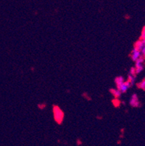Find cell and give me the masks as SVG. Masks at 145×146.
<instances>
[{"mask_svg":"<svg viewBox=\"0 0 145 146\" xmlns=\"http://www.w3.org/2000/svg\"><path fill=\"white\" fill-rule=\"evenodd\" d=\"M110 92H111V94L113 95L114 97H115L116 99H118V98L121 97V92L119 91V90H118V89H111V90H110Z\"/></svg>","mask_w":145,"mask_h":146,"instance_id":"52a82bcc","label":"cell"},{"mask_svg":"<svg viewBox=\"0 0 145 146\" xmlns=\"http://www.w3.org/2000/svg\"><path fill=\"white\" fill-rule=\"evenodd\" d=\"M144 58L143 57H141L139 59H138L136 61L135 63V71L136 74H139L143 71L144 69Z\"/></svg>","mask_w":145,"mask_h":146,"instance_id":"7a4b0ae2","label":"cell"},{"mask_svg":"<svg viewBox=\"0 0 145 146\" xmlns=\"http://www.w3.org/2000/svg\"><path fill=\"white\" fill-rule=\"evenodd\" d=\"M141 53H142V56L145 59V47H144L143 49L141 50Z\"/></svg>","mask_w":145,"mask_h":146,"instance_id":"7c38bea8","label":"cell"},{"mask_svg":"<svg viewBox=\"0 0 145 146\" xmlns=\"http://www.w3.org/2000/svg\"><path fill=\"white\" fill-rule=\"evenodd\" d=\"M140 39L141 40H144L145 39V26L142 29V34H141V36H140Z\"/></svg>","mask_w":145,"mask_h":146,"instance_id":"8fae6325","label":"cell"},{"mask_svg":"<svg viewBox=\"0 0 145 146\" xmlns=\"http://www.w3.org/2000/svg\"><path fill=\"white\" fill-rule=\"evenodd\" d=\"M142 57V53H141V51H139V50H138L137 49L134 48L132 50V51H131V60H132L133 61H134V62H136V61L138 59H139V58Z\"/></svg>","mask_w":145,"mask_h":146,"instance_id":"277c9868","label":"cell"},{"mask_svg":"<svg viewBox=\"0 0 145 146\" xmlns=\"http://www.w3.org/2000/svg\"><path fill=\"white\" fill-rule=\"evenodd\" d=\"M128 82H129L131 86H133L135 84L136 81V75H131V74H128Z\"/></svg>","mask_w":145,"mask_h":146,"instance_id":"9c48e42d","label":"cell"},{"mask_svg":"<svg viewBox=\"0 0 145 146\" xmlns=\"http://www.w3.org/2000/svg\"><path fill=\"white\" fill-rule=\"evenodd\" d=\"M138 87H139L140 89H142V90H144L145 91V79H143L142 82H139V83L138 84Z\"/></svg>","mask_w":145,"mask_h":146,"instance_id":"30bf717a","label":"cell"},{"mask_svg":"<svg viewBox=\"0 0 145 146\" xmlns=\"http://www.w3.org/2000/svg\"><path fill=\"white\" fill-rule=\"evenodd\" d=\"M143 47H144L143 42H142V40H141V39L138 40L137 42L135 43V45H134V48L137 49V50H139V51H141V50L143 49Z\"/></svg>","mask_w":145,"mask_h":146,"instance_id":"ba28073f","label":"cell"},{"mask_svg":"<svg viewBox=\"0 0 145 146\" xmlns=\"http://www.w3.org/2000/svg\"><path fill=\"white\" fill-rule=\"evenodd\" d=\"M129 103L134 108H138L140 106V102H139V98H138V95L134 93L131 95Z\"/></svg>","mask_w":145,"mask_h":146,"instance_id":"3957f363","label":"cell"},{"mask_svg":"<svg viewBox=\"0 0 145 146\" xmlns=\"http://www.w3.org/2000/svg\"><path fill=\"white\" fill-rule=\"evenodd\" d=\"M53 114L54 119L58 124H62L64 119V113L58 106H54L53 107Z\"/></svg>","mask_w":145,"mask_h":146,"instance_id":"6da1fadb","label":"cell"},{"mask_svg":"<svg viewBox=\"0 0 145 146\" xmlns=\"http://www.w3.org/2000/svg\"><path fill=\"white\" fill-rule=\"evenodd\" d=\"M125 82H126V81H125L124 78H123V76H117V77L115 79V84H116L117 89L119 88V87H121V86Z\"/></svg>","mask_w":145,"mask_h":146,"instance_id":"8992f818","label":"cell"},{"mask_svg":"<svg viewBox=\"0 0 145 146\" xmlns=\"http://www.w3.org/2000/svg\"><path fill=\"white\" fill-rule=\"evenodd\" d=\"M131 87V85L130 84L129 82H128V81H126V82H125L124 83H123V84H122V85L118 89V90H119L121 93H125V92H126L128 91V90Z\"/></svg>","mask_w":145,"mask_h":146,"instance_id":"5b68a950","label":"cell"}]
</instances>
